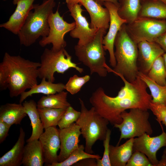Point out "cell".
<instances>
[{
	"label": "cell",
	"mask_w": 166,
	"mask_h": 166,
	"mask_svg": "<svg viewBox=\"0 0 166 166\" xmlns=\"http://www.w3.org/2000/svg\"><path fill=\"white\" fill-rule=\"evenodd\" d=\"M68 93L64 91L42 97L37 103L38 108L66 109L71 105L67 100Z\"/></svg>",
	"instance_id": "obj_27"
},
{
	"label": "cell",
	"mask_w": 166,
	"mask_h": 166,
	"mask_svg": "<svg viewBox=\"0 0 166 166\" xmlns=\"http://www.w3.org/2000/svg\"><path fill=\"white\" fill-rule=\"evenodd\" d=\"M55 0H44L41 4L34 5L18 35L21 45L26 47L34 44L40 37L49 33L48 18L56 5Z\"/></svg>",
	"instance_id": "obj_4"
},
{
	"label": "cell",
	"mask_w": 166,
	"mask_h": 166,
	"mask_svg": "<svg viewBox=\"0 0 166 166\" xmlns=\"http://www.w3.org/2000/svg\"><path fill=\"white\" fill-rule=\"evenodd\" d=\"M137 66L139 72L147 75L154 61L165 53L155 42L143 41L137 44Z\"/></svg>",
	"instance_id": "obj_15"
},
{
	"label": "cell",
	"mask_w": 166,
	"mask_h": 166,
	"mask_svg": "<svg viewBox=\"0 0 166 166\" xmlns=\"http://www.w3.org/2000/svg\"><path fill=\"white\" fill-rule=\"evenodd\" d=\"M61 141L60 152L58 162L65 160L70 153L79 146V137L81 135L80 126L75 122L69 126L59 129Z\"/></svg>",
	"instance_id": "obj_16"
},
{
	"label": "cell",
	"mask_w": 166,
	"mask_h": 166,
	"mask_svg": "<svg viewBox=\"0 0 166 166\" xmlns=\"http://www.w3.org/2000/svg\"><path fill=\"white\" fill-rule=\"evenodd\" d=\"M114 56L116 65L113 69L106 64L105 67L108 72L122 75L128 81L132 82L138 76L137 66L138 54L137 44L128 34L126 23L120 29L114 42Z\"/></svg>",
	"instance_id": "obj_3"
},
{
	"label": "cell",
	"mask_w": 166,
	"mask_h": 166,
	"mask_svg": "<svg viewBox=\"0 0 166 166\" xmlns=\"http://www.w3.org/2000/svg\"><path fill=\"white\" fill-rule=\"evenodd\" d=\"M44 129L56 127L66 109L48 108H38Z\"/></svg>",
	"instance_id": "obj_29"
},
{
	"label": "cell",
	"mask_w": 166,
	"mask_h": 166,
	"mask_svg": "<svg viewBox=\"0 0 166 166\" xmlns=\"http://www.w3.org/2000/svg\"><path fill=\"white\" fill-rule=\"evenodd\" d=\"M149 109L156 116V120L160 124L162 131L163 130L161 123L166 127V106L151 102Z\"/></svg>",
	"instance_id": "obj_35"
},
{
	"label": "cell",
	"mask_w": 166,
	"mask_h": 166,
	"mask_svg": "<svg viewBox=\"0 0 166 166\" xmlns=\"http://www.w3.org/2000/svg\"><path fill=\"white\" fill-rule=\"evenodd\" d=\"M90 77L89 75L79 77L76 74L70 77L65 85V89L72 95L78 93L82 87L89 81Z\"/></svg>",
	"instance_id": "obj_32"
},
{
	"label": "cell",
	"mask_w": 166,
	"mask_h": 166,
	"mask_svg": "<svg viewBox=\"0 0 166 166\" xmlns=\"http://www.w3.org/2000/svg\"><path fill=\"white\" fill-rule=\"evenodd\" d=\"M25 133L22 127L17 141L12 148L0 158V166H20L22 165L25 143Z\"/></svg>",
	"instance_id": "obj_19"
},
{
	"label": "cell",
	"mask_w": 166,
	"mask_h": 166,
	"mask_svg": "<svg viewBox=\"0 0 166 166\" xmlns=\"http://www.w3.org/2000/svg\"><path fill=\"white\" fill-rule=\"evenodd\" d=\"M97 159L88 158L81 160L74 165L75 166H97Z\"/></svg>",
	"instance_id": "obj_39"
},
{
	"label": "cell",
	"mask_w": 166,
	"mask_h": 166,
	"mask_svg": "<svg viewBox=\"0 0 166 166\" xmlns=\"http://www.w3.org/2000/svg\"><path fill=\"white\" fill-rule=\"evenodd\" d=\"M40 63L25 59L19 55L6 52L0 66L7 78L10 97H16L38 84V69Z\"/></svg>",
	"instance_id": "obj_2"
},
{
	"label": "cell",
	"mask_w": 166,
	"mask_h": 166,
	"mask_svg": "<svg viewBox=\"0 0 166 166\" xmlns=\"http://www.w3.org/2000/svg\"><path fill=\"white\" fill-rule=\"evenodd\" d=\"M134 138L123 144L116 146H109V156L111 166H126L133 153Z\"/></svg>",
	"instance_id": "obj_21"
},
{
	"label": "cell",
	"mask_w": 166,
	"mask_h": 166,
	"mask_svg": "<svg viewBox=\"0 0 166 166\" xmlns=\"http://www.w3.org/2000/svg\"><path fill=\"white\" fill-rule=\"evenodd\" d=\"M27 115L21 103H7L0 107V120L11 126L20 124Z\"/></svg>",
	"instance_id": "obj_23"
},
{
	"label": "cell",
	"mask_w": 166,
	"mask_h": 166,
	"mask_svg": "<svg viewBox=\"0 0 166 166\" xmlns=\"http://www.w3.org/2000/svg\"><path fill=\"white\" fill-rule=\"evenodd\" d=\"M48 22L49 33L47 36L42 38L39 42L40 45L44 47L51 44L52 47L51 49L54 51L65 48L66 42L64 39V36L75 28V22L69 23L65 21L60 15L58 9L55 13L52 12L50 14Z\"/></svg>",
	"instance_id": "obj_10"
},
{
	"label": "cell",
	"mask_w": 166,
	"mask_h": 166,
	"mask_svg": "<svg viewBox=\"0 0 166 166\" xmlns=\"http://www.w3.org/2000/svg\"><path fill=\"white\" fill-rule=\"evenodd\" d=\"M101 5L105 2H109L113 3L116 5L119 6V3L117 0H94Z\"/></svg>",
	"instance_id": "obj_42"
},
{
	"label": "cell",
	"mask_w": 166,
	"mask_h": 166,
	"mask_svg": "<svg viewBox=\"0 0 166 166\" xmlns=\"http://www.w3.org/2000/svg\"><path fill=\"white\" fill-rule=\"evenodd\" d=\"M103 5L109 10L110 15V21L108 31L104 36L102 40L105 51L108 50L109 55V62L113 68L116 65L114 56V42L116 37L121 26L127 23L126 21L118 15L117 10L119 6L109 2H105Z\"/></svg>",
	"instance_id": "obj_11"
},
{
	"label": "cell",
	"mask_w": 166,
	"mask_h": 166,
	"mask_svg": "<svg viewBox=\"0 0 166 166\" xmlns=\"http://www.w3.org/2000/svg\"><path fill=\"white\" fill-rule=\"evenodd\" d=\"M24 110L31 121L32 132L26 142L38 140L43 132L44 129L38 110L37 103L33 100L25 101L22 103Z\"/></svg>",
	"instance_id": "obj_22"
},
{
	"label": "cell",
	"mask_w": 166,
	"mask_h": 166,
	"mask_svg": "<svg viewBox=\"0 0 166 166\" xmlns=\"http://www.w3.org/2000/svg\"><path fill=\"white\" fill-rule=\"evenodd\" d=\"M81 0H65L67 6L73 5L79 3Z\"/></svg>",
	"instance_id": "obj_43"
},
{
	"label": "cell",
	"mask_w": 166,
	"mask_h": 166,
	"mask_svg": "<svg viewBox=\"0 0 166 166\" xmlns=\"http://www.w3.org/2000/svg\"><path fill=\"white\" fill-rule=\"evenodd\" d=\"M147 75L158 84L166 85V70L163 55L154 61Z\"/></svg>",
	"instance_id": "obj_31"
},
{
	"label": "cell",
	"mask_w": 166,
	"mask_h": 166,
	"mask_svg": "<svg viewBox=\"0 0 166 166\" xmlns=\"http://www.w3.org/2000/svg\"><path fill=\"white\" fill-rule=\"evenodd\" d=\"M40 66L38 69V78H45L53 82L55 72L63 74L71 68L75 69L80 73L84 71L83 68L78 67L77 64L72 61V57L65 48L54 51L45 48L40 57Z\"/></svg>",
	"instance_id": "obj_7"
},
{
	"label": "cell",
	"mask_w": 166,
	"mask_h": 166,
	"mask_svg": "<svg viewBox=\"0 0 166 166\" xmlns=\"http://www.w3.org/2000/svg\"><path fill=\"white\" fill-rule=\"evenodd\" d=\"M79 4L83 5L89 13L91 18L90 26L105 30L109 29L110 15L108 10L94 0H81Z\"/></svg>",
	"instance_id": "obj_18"
},
{
	"label": "cell",
	"mask_w": 166,
	"mask_h": 166,
	"mask_svg": "<svg viewBox=\"0 0 166 166\" xmlns=\"http://www.w3.org/2000/svg\"><path fill=\"white\" fill-rule=\"evenodd\" d=\"M157 166H166V147L163 151L161 159L159 161Z\"/></svg>",
	"instance_id": "obj_41"
},
{
	"label": "cell",
	"mask_w": 166,
	"mask_h": 166,
	"mask_svg": "<svg viewBox=\"0 0 166 166\" xmlns=\"http://www.w3.org/2000/svg\"><path fill=\"white\" fill-rule=\"evenodd\" d=\"M81 114L75 123L80 127L81 135L85 140V151L93 154V146L98 140L103 141L108 129L109 122L99 114L92 107L88 109L81 98Z\"/></svg>",
	"instance_id": "obj_5"
},
{
	"label": "cell",
	"mask_w": 166,
	"mask_h": 166,
	"mask_svg": "<svg viewBox=\"0 0 166 166\" xmlns=\"http://www.w3.org/2000/svg\"><path fill=\"white\" fill-rule=\"evenodd\" d=\"M111 130L108 128L105 139L103 140L104 150L101 159L97 160V166H111L109 159V142Z\"/></svg>",
	"instance_id": "obj_36"
},
{
	"label": "cell",
	"mask_w": 166,
	"mask_h": 166,
	"mask_svg": "<svg viewBox=\"0 0 166 166\" xmlns=\"http://www.w3.org/2000/svg\"><path fill=\"white\" fill-rule=\"evenodd\" d=\"M11 126L0 120V143H2L8 135L9 129Z\"/></svg>",
	"instance_id": "obj_37"
},
{
	"label": "cell",
	"mask_w": 166,
	"mask_h": 166,
	"mask_svg": "<svg viewBox=\"0 0 166 166\" xmlns=\"http://www.w3.org/2000/svg\"><path fill=\"white\" fill-rule=\"evenodd\" d=\"M154 42L157 43L166 53V31L156 38Z\"/></svg>",
	"instance_id": "obj_40"
},
{
	"label": "cell",
	"mask_w": 166,
	"mask_h": 166,
	"mask_svg": "<svg viewBox=\"0 0 166 166\" xmlns=\"http://www.w3.org/2000/svg\"><path fill=\"white\" fill-rule=\"evenodd\" d=\"M40 136L46 166L58 162L57 153L61 147L59 129L56 127L46 128Z\"/></svg>",
	"instance_id": "obj_14"
},
{
	"label": "cell",
	"mask_w": 166,
	"mask_h": 166,
	"mask_svg": "<svg viewBox=\"0 0 166 166\" xmlns=\"http://www.w3.org/2000/svg\"><path fill=\"white\" fill-rule=\"evenodd\" d=\"M3 1H6L7 0H3ZM19 0H13V4L14 5H16Z\"/></svg>",
	"instance_id": "obj_45"
},
{
	"label": "cell",
	"mask_w": 166,
	"mask_h": 166,
	"mask_svg": "<svg viewBox=\"0 0 166 166\" xmlns=\"http://www.w3.org/2000/svg\"><path fill=\"white\" fill-rule=\"evenodd\" d=\"M8 89L7 78L3 68L0 66V89L1 91Z\"/></svg>",
	"instance_id": "obj_38"
},
{
	"label": "cell",
	"mask_w": 166,
	"mask_h": 166,
	"mask_svg": "<svg viewBox=\"0 0 166 166\" xmlns=\"http://www.w3.org/2000/svg\"><path fill=\"white\" fill-rule=\"evenodd\" d=\"M44 163L42 148L39 139L27 142L24 147L22 164L24 166H42Z\"/></svg>",
	"instance_id": "obj_20"
},
{
	"label": "cell",
	"mask_w": 166,
	"mask_h": 166,
	"mask_svg": "<svg viewBox=\"0 0 166 166\" xmlns=\"http://www.w3.org/2000/svg\"><path fill=\"white\" fill-rule=\"evenodd\" d=\"M88 158H94L97 160L101 159V157L99 155H94L86 152L85 151L84 145L80 144L70 153L65 160L60 162L53 163L50 166H71L81 160Z\"/></svg>",
	"instance_id": "obj_30"
},
{
	"label": "cell",
	"mask_w": 166,
	"mask_h": 166,
	"mask_svg": "<svg viewBox=\"0 0 166 166\" xmlns=\"http://www.w3.org/2000/svg\"><path fill=\"white\" fill-rule=\"evenodd\" d=\"M127 32L137 44L143 41L154 42L166 31L165 19L138 17L131 23L126 24Z\"/></svg>",
	"instance_id": "obj_9"
},
{
	"label": "cell",
	"mask_w": 166,
	"mask_h": 166,
	"mask_svg": "<svg viewBox=\"0 0 166 166\" xmlns=\"http://www.w3.org/2000/svg\"><path fill=\"white\" fill-rule=\"evenodd\" d=\"M126 166H153L144 153L135 151L133 152Z\"/></svg>",
	"instance_id": "obj_34"
},
{
	"label": "cell",
	"mask_w": 166,
	"mask_h": 166,
	"mask_svg": "<svg viewBox=\"0 0 166 166\" xmlns=\"http://www.w3.org/2000/svg\"><path fill=\"white\" fill-rule=\"evenodd\" d=\"M123 81L121 88L115 97H110L100 87L92 94L90 103L96 112L112 124L121 123V113L127 109L139 108L148 110L152 98L147 91L148 86L138 76L132 82L127 80L121 75L115 74Z\"/></svg>",
	"instance_id": "obj_1"
},
{
	"label": "cell",
	"mask_w": 166,
	"mask_h": 166,
	"mask_svg": "<svg viewBox=\"0 0 166 166\" xmlns=\"http://www.w3.org/2000/svg\"><path fill=\"white\" fill-rule=\"evenodd\" d=\"M138 17L166 19V5L159 0H141Z\"/></svg>",
	"instance_id": "obj_25"
},
{
	"label": "cell",
	"mask_w": 166,
	"mask_h": 166,
	"mask_svg": "<svg viewBox=\"0 0 166 166\" xmlns=\"http://www.w3.org/2000/svg\"><path fill=\"white\" fill-rule=\"evenodd\" d=\"M67 6L75 23V28L70 32V36L79 39L77 44L78 45L90 42L94 38L98 29L90 27L86 18L82 14L83 10L79 3Z\"/></svg>",
	"instance_id": "obj_12"
},
{
	"label": "cell",
	"mask_w": 166,
	"mask_h": 166,
	"mask_svg": "<svg viewBox=\"0 0 166 166\" xmlns=\"http://www.w3.org/2000/svg\"><path fill=\"white\" fill-rule=\"evenodd\" d=\"M149 117L148 110L139 108L131 109L129 112L124 111L122 112L120 115L122 122L113 125L114 127L118 128L121 132L117 145H119L123 139L139 137L145 133L151 135L153 130L148 121Z\"/></svg>",
	"instance_id": "obj_8"
},
{
	"label": "cell",
	"mask_w": 166,
	"mask_h": 166,
	"mask_svg": "<svg viewBox=\"0 0 166 166\" xmlns=\"http://www.w3.org/2000/svg\"><path fill=\"white\" fill-rule=\"evenodd\" d=\"M164 58L165 67L166 70V53H165L163 55Z\"/></svg>",
	"instance_id": "obj_44"
},
{
	"label": "cell",
	"mask_w": 166,
	"mask_h": 166,
	"mask_svg": "<svg viewBox=\"0 0 166 166\" xmlns=\"http://www.w3.org/2000/svg\"><path fill=\"white\" fill-rule=\"evenodd\" d=\"M35 0H19L15 9L6 22L1 24L0 27L18 35L31 10L34 8Z\"/></svg>",
	"instance_id": "obj_17"
},
{
	"label": "cell",
	"mask_w": 166,
	"mask_h": 166,
	"mask_svg": "<svg viewBox=\"0 0 166 166\" xmlns=\"http://www.w3.org/2000/svg\"><path fill=\"white\" fill-rule=\"evenodd\" d=\"M106 31L104 29H99L91 41L83 45L77 44L74 47L78 59L89 68L90 74L95 73L101 77L106 76L108 72L105 67V53L102 44Z\"/></svg>",
	"instance_id": "obj_6"
},
{
	"label": "cell",
	"mask_w": 166,
	"mask_h": 166,
	"mask_svg": "<svg viewBox=\"0 0 166 166\" xmlns=\"http://www.w3.org/2000/svg\"><path fill=\"white\" fill-rule=\"evenodd\" d=\"M163 147H166V132L162 131L159 136L151 137L145 133L136 138H134L133 152L139 151L146 156L153 166H157L156 154Z\"/></svg>",
	"instance_id": "obj_13"
},
{
	"label": "cell",
	"mask_w": 166,
	"mask_h": 166,
	"mask_svg": "<svg viewBox=\"0 0 166 166\" xmlns=\"http://www.w3.org/2000/svg\"><path fill=\"white\" fill-rule=\"evenodd\" d=\"M138 76L146 84L151 93V102L166 106V85H161L150 79L147 75L139 72Z\"/></svg>",
	"instance_id": "obj_28"
},
{
	"label": "cell",
	"mask_w": 166,
	"mask_h": 166,
	"mask_svg": "<svg viewBox=\"0 0 166 166\" xmlns=\"http://www.w3.org/2000/svg\"><path fill=\"white\" fill-rule=\"evenodd\" d=\"M166 5V0H159Z\"/></svg>",
	"instance_id": "obj_46"
},
{
	"label": "cell",
	"mask_w": 166,
	"mask_h": 166,
	"mask_svg": "<svg viewBox=\"0 0 166 166\" xmlns=\"http://www.w3.org/2000/svg\"><path fill=\"white\" fill-rule=\"evenodd\" d=\"M81 112L75 110L71 105L65 110L57 126L60 129L67 128L75 122L79 118Z\"/></svg>",
	"instance_id": "obj_33"
},
{
	"label": "cell",
	"mask_w": 166,
	"mask_h": 166,
	"mask_svg": "<svg viewBox=\"0 0 166 166\" xmlns=\"http://www.w3.org/2000/svg\"><path fill=\"white\" fill-rule=\"evenodd\" d=\"M141 0H119L117 13L119 16L125 20L126 24L134 21L138 17L141 7Z\"/></svg>",
	"instance_id": "obj_26"
},
{
	"label": "cell",
	"mask_w": 166,
	"mask_h": 166,
	"mask_svg": "<svg viewBox=\"0 0 166 166\" xmlns=\"http://www.w3.org/2000/svg\"><path fill=\"white\" fill-rule=\"evenodd\" d=\"M65 85L62 83H54L43 78L40 84L35 85L29 90L21 94L19 103H22L27 98L34 94L42 93L48 95L61 92L65 90Z\"/></svg>",
	"instance_id": "obj_24"
}]
</instances>
